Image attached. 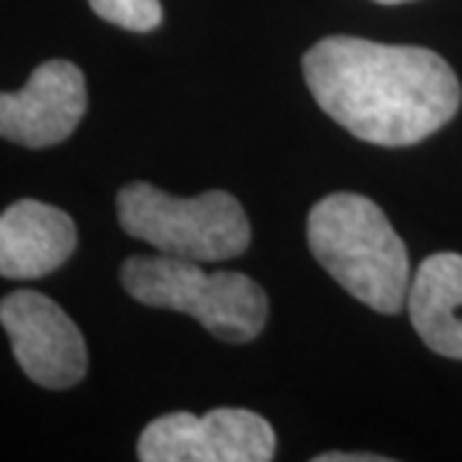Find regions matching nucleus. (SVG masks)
<instances>
[{
    "instance_id": "f257e3e1",
    "label": "nucleus",
    "mask_w": 462,
    "mask_h": 462,
    "mask_svg": "<svg viewBox=\"0 0 462 462\" xmlns=\"http://www.w3.org/2000/svg\"><path fill=\"white\" fill-rule=\"evenodd\" d=\"M321 111L378 147H409L439 132L460 108L457 75L437 51L327 36L303 57Z\"/></svg>"
},
{
    "instance_id": "f03ea898",
    "label": "nucleus",
    "mask_w": 462,
    "mask_h": 462,
    "mask_svg": "<svg viewBox=\"0 0 462 462\" xmlns=\"http://www.w3.org/2000/svg\"><path fill=\"white\" fill-rule=\"evenodd\" d=\"M309 247L349 296L380 314H398L409 298L411 270L403 239L378 203L334 193L309 214Z\"/></svg>"
},
{
    "instance_id": "7ed1b4c3",
    "label": "nucleus",
    "mask_w": 462,
    "mask_h": 462,
    "mask_svg": "<svg viewBox=\"0 0 462 462\" xmlns=\"http://www.w3.org/2000/svg\"><path fill=\"white\" fill-rule=\"evenodd\" d=\"M121 282L134 300L190 314L224 342H249L267 321L264 291L242 273H206L200 263L160 254L126 260Z\"/></svg>"
},
{
    "instance_id": "20e7f679",
    "label": "nucleus",
    "mask_w": 462,
    "mask_h": 462,
    "mask_svg": "<svg viewBox=\"0 0 462 462\" xmlns=\"http://www.w3.org/2000/svg\"><path fill=\"white\" fill-rule=\"evenodd\" d=\"M118 221L162 254L200 264L234 260L252 239L242 203L224 190L175 199L149 182H132L118 193Z\"/></svg>"
},
{
    "instance_id": "39448f33",
    "label": "nucleus",
    "mask_w": 462,
    "mask_h": 462,
    "mask_svg": "<svg viewBox=\"0 0 462 462\" xmlns=\"http://www.w3.org/2000/svg\"><path fill=\"white\" fill-rule=\"evenodd\" d=\"M136 455L142 462H267L275 457V431L247 409L167 413L142 431Z\"/></svg>"
},
{
    "instance_id": "423d86ee",
    "label": "nucleus",
    "mask_w": 462,
    "mask_h": 462,
    "mask_svg": "<svg viewBox=\"0 0 462 462\" xmlns=\"http://www.w3.org/2000/svg\"><path fill=\"white\" fill-rule=\"evenodd\" d=\"M0 324L11 339L21 370L44 388H69L88 367L78 324L51 298L16 291L0 300Z\"/></svg>"
},
{
    "instance_id": "0eeeda50",
    "label": "nucleus",
    "mask_w": 462,
    "mask_h": 462,
    "mask_svg": "<svg viewBox=\"0 0 462 462\" xmlns=\"http://www.w3.org/2000/svg\"><path fill=\"white\" fill-rule=\"evenodd\" d=\"M85 108L83 72L67 60H50L18 93H0V136L23 147H51L78 129Z\"/></svg>"
},
{
    "instance_id": "6e6552de",
    "label": "nucleus",
    "mask_w": 462,
    "mask_h": 462,
    "mask_svg": "<svg viewBox=\"0 0 462 462\" xmlns=\"http://www.w3.org/2000/svg\"><path fill=\"white\" fill-rule=\"evenodd\" d=\"M72 218L42 200H18L0 214V275L33 281L50 275L75 252Z\"/></svg>"
},
{
    "instance_id": "1a4fd4ad",
    "label": "nucleus",
    "mask_w": 462,
    "mask_h": 462,
    "mask_svg": "<svg viewBox=\"0 0 462 462\" xmlns=\"http://www.w3.org/2000/svg\"><path fill=\"white\" fill-rule=\"evenodd\" d=\"M409 316L424 345L462 360V254L439 252L419 264L409 285Z\"/></svg>"
},
{
    "instance_id": "9d476101",
    "label": "nucleus",
    "mask_w": 462,
    "mask_h": 462,
    "mask_svg": "<svg viewBox=\"0 0 462 462\" xmlns=\"http://www.w3.org/2000/svg\"><path fill=\"white\" fill-rule=\"evenodd\" d=\"M103 21L126 32H152L162 21L160 0H88Z\"/></svg>"
},
{
    "instance_id": "9b49d317",
    "label": "nucleus",
    "mask_w": 462,
    "mask_h": 462,
    "mask_svg": "<svg viewBox=\"0 0 462 462\" xmlns=\"http://www.w3.org/2000/svg\"><path fill=\"white\" fill-rule=\"evenodd\" d=\"M388 457H378V455H339V452H329V455H319L316 462H385Z\"/></svg>"
},
{
    "instance_id": "f8f14e48",
    "label": "nucleus",
    "mask_w": 462,
    "mask_h": 462,
    "mask_svg": "<svg viewBox=\"0 0 462 462\" xmlns=\"http://www.w3.org/2000/svg\"><path fill=\"white\" fill-rule=\"evenodd\" d=\"M378 3H388L391 5V3H406V0H378Z\"/></svg>"
}]
</instances>
